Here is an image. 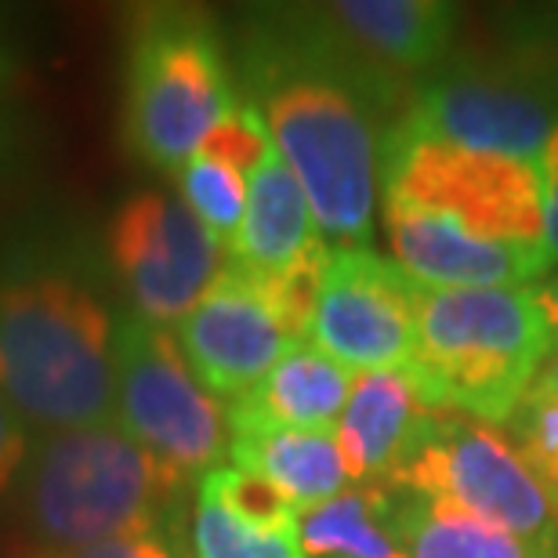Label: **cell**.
Segmentation results:
<instances>
[{
    "label": "cell",
    "instance_id": "1",
    "mask_svg": "<svg viewBox=\"0 0 558 558\" xmlns=\"http://www.w3.org/2000/svg\"><path fill=\"white\" fill-rule=\"evenodd\" d=\"M243 81L276 153L305 189L323 240L338 243L333 251L371 247L385 109L276 15L251 37Z\"/></svg>",
    "mask_w": 558,
    "mask_h": 558
},
{
    "label": "cell",
    "instance_id": "2",
    "mask_svg": "<svg viewBox=\"0 0 558 558\" xmlns=\"http://www.w3.org/2000/svg\"><path fill=\"white\" fill-rule=\"evenodd\" d=\"M117 319L59 247L0 254V399L40 435L117 424Z\"/></svg>",
    "mask_w": 558,
    "mask_h": 558
},
{
    "label": "cell",
    "instance_id": "3",
    "mask_svg": "<svg viewBox=\"0 0 558 558\" xmlns=\"http://www.w3.org/2000/svg\"><path fill=\"white\" fill-rule=\"evenodd\" d=\"M555 344L558 330L541 287L439 290L417 283V341L403 374L428 414L508 424Z\"/></svg>",
    "mask_w": 558,
    "mask_h": 558
},
{
    "label": "cell",
    "instance_id": "4",
    "mask_svg": "<svg viewBox=\"0 0 558 558\" xmlns=\"http://www.w3.org/2000/svg\"><path fill=\"white\" fill-rule=\"evenodd\" d=\"M182 489V478L128 432L98 424L37 435L15 500L37 551H76L128 533L174 526Z\"/></svg>",
    "mask_w": 558,
    "mask_h": 558
},
{
    "label": "cell",
    "instance_id": "5",
    "mask_svg": "<svg viewBox=\"0 0 558 558\" xmlns=\"http://www.w3.org/2000/svg\"><path fill=\"white\" fill-rule=\"evenodd\" d=\"M243 102L210 15L196 8H145L135 19L124 73L128 149L142 163L178 171Z\"/></svg>",
    "mask_w": 558,
    "mask_h": 558
},
{
    "label": "cell",
    "instance_id": "6",
    "mask_svg": "<svg viewBox=\"0 0 558 558\" xmlns=\"http://www.w3.org/2000/svg\"><path fill=\"white\" fill-rule=\"evenodd\" d=\"M381 185L392 204L432 210L478 240L551 247L537 163L388 128L381 138Z\"/></svg>",
    "mask_w": 558,
    "mask_h": 558
},
{
    "label": "cell",
    "instance_id": "7",
    "mask_svg": "<svg viewBox=\"0 0 558 558\" xmlns=\"http://www.w3.org/2000/svg\"><path fill=\"white\" fill-rule=\"evenodd\" d=\"M113 421L189 483L229 453L226 407L189 371L171 327L128 312L113 333Z\"/></svg>",
    "mask_w": 558,
    "mask_h": 558
},
{
    "label": "cell",
    "instance_id": "8",
    "mask_svg": "<svg viewBox=\"0 0 558 558\" xmlns=\"http://www.w3.org/2000/svg\"><path fill=\"white\" fill-rule=\"evenodd\" d=\"M388 489L446 500L522 541L558 544V505L494 424L424 414Z\"/></svg>",
    "mask_w": 558,
    "mask_h": 558
},
{
    "label": "cell",
    "instance_id": "9",
    "mask_svg": "<svg viewBox=\"0 0 558 558\" xmlns=\"http://www.w3.org/2000/svg\"><path fill=\"white\" fill-rule=\"evenodd\" d=\"M388 128L537 163L558 128V76L533 54L515 73H442L417 87L407 113Z\"/></svg>",
    "mask_w": 558,
    "mask_h": 558
},
{
    "label": "cell",
    "instance_id": "10",
    "mask_svg": "<svg viewBox=\"0 0 558 558\" xmlns=\"http://www.w3.org/2000/svg\"><path fill=\"white\" fill-rule=\"evenodd\" d=\"M106 247L131 312L160 327H178L229 262L185 199L163 189H142L117 207Z\"/></svg>",
    "mask_w": 558,
    "mask_h": 558
},
{
    "label": "cell",
    "instance_id": "11",
    "mask_svg": "<svg viewBox=\"0 0 558 558\" xmlns=\"http://www.w3.org/2000/svg\"><path fill=\"white\" fill-rule=\"evenodd\" d=\"M290 19L385 109L399 98L414 102L407 76L432 70L457 33V8L439 0H341L290 8Z\"/></svg>",
    "mask_w": 558,
    "mask_h": 558
},
{
    "label": "cell",
    "instance_id": "12",
    "mask_svg": "<svg viewBox=\"0 0 558 558\" xmlns=\"http://www.w3.org/2000/svg\"><path fill=\"white\" fill-rule=\"evenodd\" d=\"M417 341V283L371 247L330 254L308 344L352 374H403Z\"/></svg>",
    "mask_w": 558,
    "mask_h": 558
},
{
    "label": "cell",
    "instance_id": "13",
    "mask_svg": "<svg viewBox=\"0 0 558 558\" xmlns=\"http://www.w3.org/2000/svg\"><path fill=\"white\" fill-rule=\"evenodd\" d=\"M174 338L193 377L218 403L226 399V407L247 396L298 344L265 287L236 262H226L207 294L174 327Z\"/></svg>",
    "mask_w": 558,
    "mask_h": 558
},
{
    "label": "cell",
    "instance_id": "14",
    "mask_svg": "<svg viewBox=\"0 0 558 558\" xmlns=\"http://www.w3.org/2000/svg\"><path fill=\"white\" fill-rule=\"evenodd\" d=\"M385 229L392 243V262L421 287H533L558 262L555 247L489 243L432 210L392 204V199H385Z\"/></svg>",
    "mask_w": 558,
    "mask_h": 558
},
{
    "label": "cell",
    "instance_id": "15",
    "mask_svg": "<svg viewBox=\"0 0 558 558\" xmlns=\"http://www.w3.org/2000/svg\"><path fill=\"white\" fill-rule=\"evenodd\" d=\"M352 385L355 374L349 366L333 363L316 344L298 341L247 396L226 407L229 435L254 428L333 432Z\"/></svg>",
    "mask_w": 558,
    "mask_h": 558
},
{
    "label": "cell",
    "instance_id": "16",
    "mask_svg": "<svg viewBox=\"0 0 558 558\" xmlns=\"http://www.w3.org/2000/svg\"><path fill=\"white\" fill-rule=\"evenodd\" d=\"M330 251L312 218L305 189L290 174L276 145L262 156V163L247 174V210L229 262L258 279L283 276L301 262Z\"/></svg>",
    "mask_w": 558,
    "mask_h": 558
},
{
    "label": "cell",
    "instance_id": "17",
    "mask_svg": "<svg viewBox=\"0 0 558 558\" xmlns=\"http://www.w3.org/2000/svg\"><path fill=\"white\" fill-rule=\"evenodd\" d=\"M428 414L407 374H355L352 396L338 417V450L355 486H388L417 421Z\"/></svg>",
    "mask_w": 558,
    "mask_h": 558
},
{
    "label": "cell",
    "instance_id": "18",
    "mask_svg": "<svg viewBox=\"0 0 558 558\" xmlns=\"http://www.w3.org/2000/svg\"><path fill=\"white\" fill-rule=\"evenodd\" d=\"M229 457L243 472L272 483L294 505L298 515L327 505V500L349 489V472H344L333 432H232Z\"/></svg>",
    "mask_w": 558,
    "mask_h": 558
},
{
    "label": "cell",
    "instance_id": "19",
    "mask_svg": "<svg viewBox=\"0 0 558 558\" xmlns=\"http://www.w3.org/2000/svg\"><path fill=\"white\" fill-rule=\"evenodd\" d=\"M388 533L403 558H558V544L522 541L468 511L410 489H392Z\"/></svg>",
    "mask_w": 558,
    "mask_h": 558
},
{
    "label": "cell",
    "instance_id": "20",
    "mask_svg": "<svg viewBox=\"0 0 558 558\" xmlns=\"http://www.w3.org/2000/svg\"><path fill=\"white\" fill-rule=\"evenodd\" d=\"M388 486H352L327 505L301 511V551L305 558H403L388 533Z\"/></svg>",
    "mask_w": 558,
    "mask_h": 558
},
{
    "label": "cell",
    "instance_id": "21",
    "mask_svg": "<svg viewBox=\"0 0 558 558\" xmlns=\"http://www.w3.org/2000/svg\"><path fill=\"white\" fill-rule=\"evenodd\" d=\"M174 174L178 196L185 199V207L193 210L196 221L229 258L243 226V210H247V174L221 160H210L204 153L185 160Z\"/></svg>",
    "mask_w": 558,
    "mask_h": 558
},
{
    "label": "cell",
    "instance_id": "22",
    "mask_svg": "<svg viewBox=\"0 0 558 558\" xmlns=\"http://www.w3.org/2000/svg\"><path fill=\"white\" fill-rule=\"evenodd\" d=\"M193 555L196 558H305L298 533H265L240 522L199 489L193 511Z\"/></svg>",
    "mask_w": 558,
    "mask_h": 558
},
{
    "label": "cell",
    "instance_id": "23",
    "mask_svg": "<svg viewBox=\"0 0 558 558\" xmlns=\"http://www.w3.org/2000/svg\"><path fill=\"white\" fill-rule=\"evenodd\" d=\"M199 489H207L221 508L232 511L240 522L265 533H298V511L279 494L272 483L243 472V468H215L199 478Z\"/></svg>",
    "mask_w": 558,
    "mask_h": 558
},
{
    "label": "cell",
    "instance_id": "24",
    "mask_svg": "<svg viewBox=\"0 0 558 558\" xmlns=\"http://www.w3.org/2000/svg\"><path fill=\"white\" fill-rule=\"evenodd\" d=\"M508 435L522 464L530 468L533 478L548 489V497L558 505V392L533 385L530 396L511 414Z\"/></svg>",
    "mask_w": 558,
    "mask_h": 558
},
{
    "label": "cell",
    "instance_id": "25",
    "mask_svg": "<svg viewBox=\"0 0 558 558\" xmlns=\"http://www.w3.org/2000/svg\"><path fill=\"white\" fill-rule=\"evenodd\" d=\"M269 149H272L269 128H265L258 109L243 98V102L232 109L215 131H210L196 153H204V156H210V160H221V163L236 167V171H243V174H251Z\"/></svg>",
    "mask_w": 558,
    "mask_h": 558
},
{
    "label": "cell",
    "instance_id": "26",
    "mask_svg": "<svg viewBox=\"0 0 558 558\" xmlns=\"http://www.w3.org/2000/svg\"><path fill=\"white\" fill-rule=\"evenodd\" d=\"M37 558H182L174 526L128 533V537L98 541L76 551H37Z\"/></svg>",
    "mask_w": 558,
    "mask_h": 558
},
{
    "label": "cell",
    "instance_id": "27",
    "mask_svg": "<svg viewBox=\"0 0 558 558\" xmlns=\"http://www.w3.org/2000/svg\"><path fill=\"white\" fill-rule=\"evenodd\" d=\"M29 453H33V428L0 399V497L15 494Z\"/></svg>",
    "mask_w": 558,
    "mask_h": 558
},
{
    "label": "cell",
    "instance_id": "28",
    "mask_svg": "<svg viewBox=\"0 0 558 558\" xmlns=\"http://www.w3.org/2000/svg\"><path fill=\"white\" fill-rule=\"evenodd\" d=\"M537 174H541V193H544V226H548V240L558 254V128L548 138V145H544V153L537 160Z\"/></svg>",
    "mask_w": 558,
    "mask_h": 558
},
{
    "label": "cell",
    "instance_id": "29",
    "mask_svg": "<svg viewBox=\"0 0 558 558\" xmlns=\"http://www.w3.org/2000/svg\"><path fill=\"white\" fill-rule=\"evenodd\" d=\"M11 160H15V131H11L4 120H0V174L8 171Z\"/></svg>",
    "mask_w": 558,
    "mask_h": 558
},
{
    "label": "cell",
    "instance_id": "30",
    "mask_svg": "<svg viewBox=\"0 0 558 558\" xmlns=\"http://www.w3.org/2000/svg\"><path fill=\"white\" fill-rule=\"evenodd\" d=\"M541 301H544V308H548V316H551L555 330H558V279H551V283L541 287Z\"/></svg>",
    "mask_w": 558,
    "mask_h": 558
},
{
    "label": "cell",
    "instance_id": "31",
    "mask_svg": "<svg viewBox=\"0 0 558 558\" xmlns=\"http://www.w3.org/2000/svg\"><path fill=\"white\" fill-rule=\"evenodd\" d=\"M537 385H544V388H551V392H558V344H555L551 360L544 363V371H541V377H537Z\"/></svg>",
    "mask_w": 558,
    "mask_h": 558
},
{
    "label": "cell",
    "instance_id": "32",
    "mask_svg": "<svg viewBox=\"0 0 558 558\" xmlns=\"http://www.w3.org/2000/svg\"><path fill=\"white\" fill-rule=\"evenodd\" d=\"M544 62H548V65H551V73L558 76V48H555V54H544Z\"/></svg>",
    "mask_w": 558,
    "mask_h": 558
},
{
    "label": "cell",
    "instance_id": "33",
    "mask_svg": "<svg viewBox=\"0 0 558 558\" xmlns=\"http://www.w3.org/2000/svg\"><path fill=\"white\" fill-rule=\"evenodd\" d=\"M8 76V54H4V48H0V81Z\"/></svg>",
    "mask_w": 558,
    "mask_h": 558
}]
</instances>
